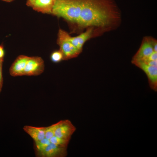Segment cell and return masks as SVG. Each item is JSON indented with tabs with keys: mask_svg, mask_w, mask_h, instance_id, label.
<instances>
[{
	"mask_svg": "<svg viewBox=\"0 0 157 157\" xmlns=\"http://www.w3.org/2000/svg\"><path fill=\"white\" fill-rule=\"evenodd\" d=\"M81 10L77 23L81 27L106 28L109 30L121 22L120 11L114 0H80Z\"/></svg>",
	"mask_w": 157,
	"mask_h": 157,
	"instance_id": "6da1fadb",
	"label": "cell"
},
{
	"mask_svg": "<svg viewBox=\"0 0 157 157\" xmlns=\"http://www.w3.org/2000/svg\"><path fill=\"white\" fill-rule=\"evenodd\" d=\"M81 10L80 0H55L51 13L71 22L77 23Z\"/></svg>",
	"mask_w": 157,
	"mask_h": 157,
	"instance_id": "7a4b0ae2",
	"label": "cell"
},
{
	"mask_svg": "<svg viewBox=\"0 0 157 157\" xmlns=\"http://www.w3.org/2000/svg\"><path fill=\"white\" fill-rule=\"evenodd\" d=\"M67 32L59 29L58 33L57 44L62 53L63 60H67L77 57L81 52L67 39Z\"/></svg>",
	"mask_w": 157,
	"mask_h": 157,
	"instance_id": "3957f363",
	"label": "cell"
},
{
	"mask_svg": "<svg viewBox=\"0 0 157 157\" xmlns=\"http://www.w3.org/2000/svg\"><path fill=\"white\" fill-rule=\"evenodd\" d=\"M44 69V61L41 57H29L24 69V76H38L42 74Z\"/></svg>",
	"mask_w": 157,
	"mask_h": 157,
	"instance_id": "277c9868",
	"label": "cell"
},
{
	"mask_svg": "<svg viewBox=\"0 0 157 157\" xmlns=\"http://www.w3.org/2000/svg\"><path fill=\"white\" fill-rule=\"evenodd\" d=\"M133 64L144 72L147 76L150 87L153 90L156 91L157 66L149 65L140 62H135Z\"/></svg>",
	"mask_w": 157,
	"mask_h": 157,
	"instance_id": "5b68a950",
	"label": "cell"
},
{
	"mask_svg": "<svg viewBox=\"0 0 157 157\" xmlns=\"http://www.w3.org/2000/svg\"><path fill=\"white\" fill-rule=\"evenodd\" d=\"M67 147L51 143L43 150L36 152L42 157H64L67 155Z\"/></svg>",
	"mask_w": 157,
	"mask_h": 157,
	"instance_id": "8992f818",
	"label": "cell"
},
{
	"mask_svg": "<svg viewBox=\"0 0 157 157\" xmlns=\"http://www.w3.org/2000/svg\"><path fill=\"white\" fill-rule=\"evenodd\" d=\"M76 130V127L68 119L62 120L56 130L54 135L70 140Z\"/></svg>",
	"mask_w": 157,
	"mask_h": 157,
	"instance_id": "52a82bcc",
	"label": "cell"
},
{
	"mask_svg": "<svg viewBox=\"0 0 157 157\" xmlns=\"http://www.w3.org/2000/svg\"><path fill=\"white\" fill-rule=\"evenodd\" d=\"M29 57L24 55L18 56L9 69V73L13 76H24V73Z\"/></svg>",
	"mask_w": 157,
	"mask_h": 157,
	"instance_id": "ba28073f",
	"label": "cell"
},
{
	"mask_svg": "<svg viewBox=\"0 0 157 157\" xmlns=\"http://www.w3.org/2000/svg\"><path fill=\"white\" fill-rule=\"evenodd\" d=\"M154 51L147 37L144 38L138 51L133 57L132 63L148 56Z\"/></svg>",
	"mask_w": 157,
	"mask_h": 157,
	"instance_id": "9c48e42d",
	"label": "cell"
},
{
	"mask_svg": "<svg viewBox=\"0 0 157 157\" xmlns=\"http://www.w3.org/2000/svg\"><path fill=\"white\" fill-rule=\"evenodd\" d=\"M92 32V28H90L86 31L78 36L72 37L67 33L66 37L68 40L81 52L84 44L91 37Z\"/></svg>",
	"mask_w": 157,
	"mask_h": 157,
	"instance_id": "30bf717a",
	"label": "cell"
},
{
	"mask_svg": "<svg viewBox=\"0 0 157 157\" xmlns=\"http://www.w3.org/2000/svg\"><path fill=\"white\" fill-rule=\"evenodd\" d=\"M55 0H35L30 7L38 12L42 13H51Z\"/></svg>",
	"mask_w": 157,
	"mask_h": 157,
	"instance_id": "8fae6325",
	"label": "cell"
},
{
	"mask_svg": "<svg viewBox=\"0 0 157 157\" xmlns=\"http://www.w3.org/2000/svg\"><path fill=\"white\" fill-rule=\"evenodd\" d=\"M23 129L33 139L34 142L40 140L45 138V127L26 125Z\"/></svg>",
	"mask_w": 157,
	"mask_h": 157,
	"instance_id": "7c38bea8",
	"label": "cell"
},
{
	"mask_svg": "<svg viewBox=\"0 0 157 157\" xmlns=\"http://www.w3.org/2000/svg\"><path fill=\"white\" fill-rule=\"evenodd\" d=\"M51 142L49 139L45 138L40 140L34 142L36 152L43 150Z\"/></svg>",
	"mask_w": 157,
	"mask_h": 157,
	"instance_id": "4fadbf2b",
	"label": "cell"
},
{
	"mask_svg": "<svg viewBox=\"0 0 157 157\" xmlns=\"http://www.w3.org/2000/svg\"><path fill=\"white\" fill-rule=\"evenodd\" d=\"M60 121L50 126L45 127V138L50 139L54 135L56 130L59 124Z\"/></svg>",
	"mask_w": 157,
	"mask_h": 157,
	"instance_id": "5bb4252c",
	"label": "cell"
},
{
	"mask_svg": "<svg viewBox=\"0 0 157 157\" xmlns=\"http://www.w3.org/2000/svg\"><path fill=\"white\" fill-rule=\"evenodd\" d=\"M51 143L61 146L67 147L70 140L57 137L54 135L50 139Z\"/></svg>",
	"mask_w": 157,
	"mask_h": 157,
	"instance_id": "9a60e30c",
	"label": "cell"
},
{
	"mask_svg": "<svg viewBox=\"0 0 157 157\" xmlns=\"http://www.w3.org/2000/svg\"><path fill=\"white\" fill-rule=\"evenodd\" d=\"M50 59L52 62L58 63L63 60V55L60 50H55L51 53Z\"/></svg>",
	"mask_w": 157,
	"mask_h": 157,
	"instance_id": "2e32d148",
	"label": "cell"
},
{
	"mask_svg": "<svg viewBox=\"0 0 157 157\" xmlns=\"http://www.w3.org/2000/svg\"><path fill=\"white\" fill-rule=\"evenodd\" d=\"M153 48L154 51L157 52V41L155 39L151 37H147Z\"/></svg>",
	"mask_w": 157,
	"mask_h": 157,
	"instance_id": "e0dca14e",
	"label": "cell"
},
{
	"mask_svg": "<svg viewBox=\"0 0 157 157\" xmlns=\"http://www.w3.org/2000/svg\"><path fill=\"white\" fill-rule=\"evenodd\" d=\"M3 62H0V93L1 92L3 83L2 76V65Z\"/></svg>",
	"mask_w": 157,
	"mask_h": 157,
	"instance_id": "ac0fdd59",
	"label": "cell"
},
{
	"mask_svg": "<svg viewBox=\"0 0 157 157\" xmlns=\"http://www.w3.org/2000/svg\"><path fill=\"white\" fill-rule=\"evenodd\" d=\"M5 55V51L3 46L2 45H0V59L4 60Z\"/></svg>",
	"mask_w": 157,
	"mask_h": 157,
	"instance_id": "d6986e66",
	"label": "cell"
},
{
	"mask_svg": "<svg viewBox=\"0 0 157 157\" xmlns=\"http://www.w3.org/2000/svg\"><path fill=\"white\" fill-rule=\"evenodd\" d=\"M35 0H27L26 1V5L27 6L30 7L32 3Z\"/></svg>",
	"mask_w": 157,
	"mask_h": 157,
	"instance_id": "ffe728a7",
	"label": "cell"
},
{
	"mask_svg": "<svg viewBox=\"0 0 157 157\" xmlns=\"http://www.w3.org/2000/svg\"><path fill=\"white\" fill-rule=\"evenodd\" d=\"M1 0L5 1V2H11L14 0Z\"/></svg>",
	"mask_w": 157,
	"mask_h": 157,
	"instance_id": "44dd1931",
	"label": "cell"
},
{
	"mask_svg": "<svg viewBox=\"0 0 157 157\" xmlns=\"http://www.w3.org/2000/svg\"><path fill=\"white\" fill-rule=\"evenodd\" d=\"M3 60H1V59H0V62H3Z\"/></svg>",
	"mask_w": 157,
	"mask_h": 157,
	"instance_id": "7402d4cb",
	"label": "cell"
}]
</instances>
